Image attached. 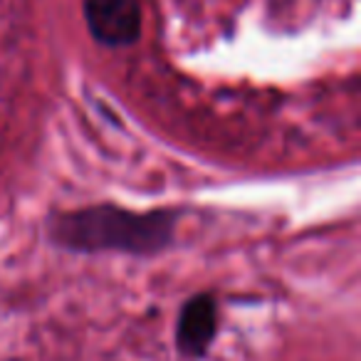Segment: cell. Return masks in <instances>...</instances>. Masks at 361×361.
<instances>
[{"mask_svg": "<svg viewBox=\"0 0 361 361\" xmlns=\"http://www.w3.org/2000/svg\"><path fill=\"white\" fill-rule=\"evenodd\" d=\"M55 238L77 250L156 252L169 243L166 216H134L119 208H90L57 221Z\"/></svg>", "mask_w": 361, "mask_h": 361, "instance_id": "cell-1", "label": "cell"}, {"mask_svg": "<svg viewBox=\"0 0 361 361\" xmlns=\"http://www.w3.org/2000/svg\"><path fill=\"white\" fill-rule=\"evenodd\" d=\"M85 18L97 42L124 47L141 35V0H85Z\"/></svg>", "mask_w": 361, "mask_h": 361, "instance_id": "cell-2", "label": "cell"}, {"mask_svg": "<svg viewBox=\"0 0 361 361\" xmlns=\"http://www.w3.org/2000/svg\"><path fill=\"white\" fill-rule=\"evenodd\" d=\"M216 336V302L211 297H193L178 317L176 341L186 356H203Z\"/></svg>", "mask_w": 361, "mask_h": 361, "instance_id": "cell-3", "label": "cell"}]
</instances>
